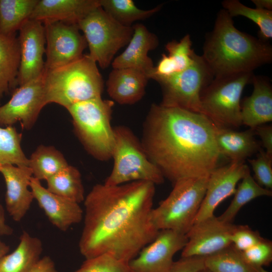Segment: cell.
<instances>
[{
    "instance_id": "6da1fadb",
    "label": "cell",
    "mask_w": 272,
    "mask_h": 272,
    "mask_svg": "<svg viewBox=\"0 0 272 272\" xmlns=\"http://www.w3.org/2000/svg\"><path fill=\"white\" fill-rule=\"evenodd\" d=\"M155 185L138 181L95 185L84 200V226L79 241L85 259L109 254L128 262L160 230L151 218Z\"/></svg>"
},
{
    "instance_id": "7a4b0ae2",
    "label": "cell",
    "mask_w": 272,
    "mask_h": 272,
    "mask_svg": "<svg viewBox=\"0 0 272 272\" xmlns=\"http://www.w3.org/2000/svg\"><path fill=\"white\" fill-rule=\"evenodd\" d=\"M215 129L203 114L154 103L140 141L149 160L174 184L210 175L219 167Z\"/></svg>"
},
{
    "instance_id": "3957f363",
    "label": "cell",
    "mask_w": 272,
    "mask_h": 272,
    "mask_svg": "<svg viewBox=\"0 0 272 272\" xmlns=\"http://www.w3.org/2000/svg\"><path fill=\"white\" fill-rule=\"evenodd\" d=\"M232 18L221 10L213 30L206 35L201 56L214 78L253 72L272 60L268 42L240 31Z\"/></svg>"
},
{
    "instance_id": "277c9868",
    "label": "cell",
    "mask_w": 272,
    "mask_h": 272,
    "mask_svg": "<svg viewBox=\"0 0 272 272\" xmlns=\"http://www.w3.org/2000/svg\"><path fill=\"white\" fill-rule=\"evenodd\" d=\"M43 79L45 104L54 103L66 109L101 97L104 88L97 63L88 54L66 65L45 70Z\"/></svg>"
},
{
    "instance_id": "5b68a950",
    "label": "cell",
    "mask_w": 272,
    "mask_h": 272,
    "mask_svg": "<svg viewBox=\"0 0 272 272\" xmlns=\"http://www.w3.org/2000/svg\"><path fill=\"white\" fill-rule=\"evenodd\" d=\"M114 102L98 97L75 103L66 108L74 128L86 150L96 159H111L114 146L111 124Z\"/></svg>"
},
{
    "instance_id": "8992f818",
    "label": "cell",
    "mask_w": 272,
    "mask_h": 272,
    "mask_svg": "<svg viewBox=\"0 0 272 272\" xmlns=\"http://www.w3.org/2000/svg\"><path fill=\"white\" fill-rule=\"evenodd\" d=\"M209 175L180 179L169 195L153 208L152 223L159 230L186 234L194 224L205 195Z\"/></svg>"
},
{
    "instance_id": "52a82bcc",
    "label": "cell",
    "mask_w": 272,
    "mask_h": 272,
    "mask_svg": "<svg viewBox=\"0 0 272 272\" xmlns=\"http://www.w3.org/2000/svg\"><path fill=\"white\" fill-rule=\"evenodd\" d=\"M114 142L112 158L113 166L104 183L116 185L143 181L156 184L165 178L159 169L149 160L141 141L128 127H113Z\"/></svg>"
},
{
    "instance_id": "ba28073f",
    "label": "cell",
    "mask_w": 272,
    "mask_h": 272,
    "mask_svg": "<svg viewBox=\"0 0 272 272\" xmlns=\"http://www.w3.org/2000/svg\"><path fill=\"white\" fill-rule=\"evenodd\" d=\"M253 75L248 72L214 78L201 93V113L217 127L232 129L242 125L241 97Z\"/></svg>"
},
{
    "instance_id": "9c48e42d",
    "label": "cell",
    "mask_w": 272,
    "mask_h": 272,
    "mask_svg": "<svg viewBox=\"0 0 272 272\" xmlns=\"http://www.w3.org/2000/svg\"><path fill=\"white\" fill-rule=\"evenodd\" d=\"M89 49L88 55L102 69L108 67L117 51L127 45L132 26L123 25L110 17L100 5L78 23Z\"/></svg>"
},
{
    "instance_id": "30bf717a",
    "label": "cell",
    "mask_w": 272,
    "mask_h": 272,
    "mask_svg": "<svg viewBox=\"0 0 272 272\" xmlns=\"http://www.w3.org/2000/svg\"><path fill=\"white\" fill-rule=\"evenodd\" d=\"M214 78L201 55L196 54L188 67L156 81L162 90V100L160 104L201 113V93Z\"/></svg>"
},
{
    "instance_id": "8fae6325",
    "label": "cell",
    "mask_w": 272,
    "mask_h": 272,
    "mask_svg": "<svg viewBox=\"0 0 272 272\" xmlns=\"http://www.w3.org/2000/svg\"><path fill=\"white\" fill-rule=\"evenodd\" d=\"M43 25L46 39L45 70L66 65L83 56L87 44L77 24L54 22Z\"/></svg>"
},
{
    "instance_id": "7c38bea8",
    "label": "cell",
    "mask_w": 272,
    "mask_h": 272,
    "mask_svg": "<svg viewBox=\"0 0 272 272\" xmlns=\"http://www.w3.org/2000/svg\"><path fill=\"white\" fill-rule=\"evenodd\" d=\"M12 93L9 101L0 106V127L13 126L19 121L23 127L29 129L46 105L43 75L18 86Z\"/></svg>"
},
{
    "instance_id": "4fadbf2b",
    "label": "cell",
    "mask_w": 272,
    "mask_h": 272,
    "mask_svg": "<svg viewBox=\"0 0 272 272\" xmlns=\"http://www.w3.org/2000/svg\"><path fill=\"white\" fill-rule=\"evenodd\" d=\"M187 241L186 234L171 230H160L156 238L128 262L131 272H168L174 255Z\"/></svg>"
},
{
    "instance_id": "5bb4252c",
    "label": "cell",
    "mask_w": 272,
    "mask_h": 272,
    "mask_svg": "<svg viewBox=\"0 0 272 272\" xmlns=\"http://www.w3.org/2000/svg\"><path fill=\"white\" fill-rule=\"evenodd\" d=\"M236 226L214 215L194 223L186 234L187 241L181 257H207L231 246V236Z\"/></svg>"
},
{
    "instance_id": "9a60e30c",
    "label": "cell",
    "mask_w": 272,
    "mask_h": 272,
    "mask_svg": "<svg viewBox=\"0 0 272 272\" xmlns=\"http://www.w3.org/2000/svg\"><path fill=\"white\" fill-rule=\"evenodd\" d=\"M19 31L20 63L17 78V87L43 75L46 45L45 29L41 22L29 19Z\"/></svg>"
},
{
    "instance_id": "2e32d148",
    "label": "cell",
    "mask_w": 272,
    "mask_h": 272,
    "mask_svg": "<svg viewBox=\"0 0 272 272\" xmlns=\"http://www.w3.org/2000/svg\"><path fill=\"white\" fill-rule=\"evenodd\" d=\"M249 171L244 162L233 161L213 171L209 175L205 195L194 224L213 216L216 208L234 194L238 182Z\"/></svg>"
},
{
    "instance_id": "e0dca14e",
    "label": "cell",
    "mask_w": 272,
    "mask_h": 272,
    "mask_svg": "<svg viewBox=\"0 0 272 272\" xmlns=\"http://www.w3.org/2000/svg\"><path fill=\"white\" fill-rule=\"evenodd\" d=\"M0 173L6 185L7 211L13 220L20 222L29 210L34 199L29 189L33 177L32 171L28 166L0 164Z\"/></svg>"
},
{
    "instance_id": "ac0fdd59",
    "label": "cell",
    "mask_w": 272,
    "mask_h": 272,
    "mask_svg": "<svg viewBox=\"0 0 272 272\" xmlns=\"http://www.w3.org/2000/svg\"><path fill=\"white\" fill-rule=\"evenodd\" d=\"M30 188L49 221L59 230L66 231L82 220L83 211L79 203L50 192L33 177Z\"/></svg>"
},
{
    "instance_id": "d6986e66",
    "label": "cell",
    "mask_w": 272,
    "mask_h": 272,
    "mask_svg": "<svg viewBox=\"0 0 272 272\" xmlns=\"http://www.w3.org/2000/svg\"><path fill=\"white\" fill-rule=\"evenodd\" d=\"M132 28L133 34L126 48L113 59L111 65L113 69L138 70L148 76L154 67L148 53L158 47L159 39L142 24H136Z\"/></svg>"
},
{
    "instance_id": "ffe728a7",
    "label": "cell",
    "mask_w": 272,
    "mask_h": 272,
    "mask_svg": "<svg viewBox=\"0 0 272 272\" xmlns=\"http://www.w3.org/2000/svg\"><path fill=\"white\" fill-rule=\"evenodd\" d=\"M99 6V0H38L30 19L78 24Z\"/></svg>"
},
{
    "instance_id": "44dd1931",
    "label": "cell",
    "mask_w": 272,
    "mask_h": 272,
    "mask_svg": "<svg viewBox=\"0 0 272 272\" xmlns=\"http://www.w3.org/2000/svg\"><path fill=\"white\" fill-rule=\"evenodd\" d=\"M253 90L241 102L242 124L254 129L272 120V86L264 76L253 75Z\"/></svg>"
},
{
    "instance_id": "7402d4cb",
    "label": "cell",
    "mask_w": 272,
    "mask_h": 272,
    "mask_svg": "<svg viewBox=\"0 0 272 272\" xmlns=\"http://www.w3.org/2000/svg\"><path fill=\"white\" fill-rule=\"evenodd\" d=\"M149 79L140 70L113 69L106 83L107 92L113 102L132 105L142 99Z\"/></svg>"
},
{
    "instance_id": "603a6c76",
    "label": "cell",
    "mask_w": 272,
    "mask_h": 272,
    "mask_svg": "<svg viewBox=\"0 0 272 272\" xmlns=\"http://www.w3.org/2000/svg\"><path fill=\"white\" fill-rule=\"evenodd\" d=\"M254 129L235 131L216 126L215 139L218 151L233 162H244L261 149L254 137Z\"/></svg>"
},
{
    "instance_id": "cb8c5ba5",
    "label": "cell",
    "mask_w": 272,
    "mask_h": 272,
    "mask_svg": "<svg viewBox=\"0 0 272 272\" xmlns=\"http://www.w3.org/2000/svg\"><path fill=\"white\" fill-rule=\"evenodd\" d=\"M190 36L186 34L179 41L168 42L165 48L167 54H162L157 65L148 75L156 81L168 78L188 67L193 62L196 53L191 48Z\"/></svg>"
},
{
    "instance_id": "d4e9b609",
    "label": "cell",
    "mask_w": 272,
    "mask_h": 272,
    "mask_svg": "<svg viewBox=\"0 0 272 272\" xmlns=\"http://www.w3.org/2000/svg\"><path fill=\"white\" fill-rule=\"evenodd\" d=\"M42 251L41 240L23 231L17 248L1 259L0 272H30L41 258Z\"/></svg>"
},
{
    "instance_id": "484cf974",
    "label": "cell",
    "mask_w": 272,
    "mask_h": 272,
    "mask_svg": "<svg viewBox=\"0 0 272 272\" xmlns=\"http://www.w3.org/2000/svg\"><path fill=\"white\" fill-rule=\"evenodd\" d=\"M20 50L16 34L0 33V97L17 87Z\"/></svg>"
},
{
    "instance_id": "4316f807",
    "label": "cell",
    "mask_w": 272,
    "mask_h": 272,
    "mask_svg": "<svg viewBox=\"0 0 272 272\" xmlns=\"http://www.w3.org/2000/svg\"><path fill=\"white\" fill-rule=\"evenodd\" d=\"M38 0H0V33L16 34L30 19Z\"/></svg>"
},
{
    "instance_id": "83f0119b",
    "label": "cell",
    "mask_w": 272,
    "mask_h": 272,
    "mask_svg": "<svg viewBox=\"0 0 272 272\" xmlns=\"http://www.w3.org/2000/svg\"><path fill=\"white\" fill-rule=\"evenodd\" d=\"M46 181L47 189L50 192L78 203L84 201L81 175L76 167L69 165Z\"/></svg>"
},
{
    "instance_id": "f1b7e54d",
    "label": "cell",
    "mask_w": 272,
    "mask_h": 272,
    "mask_svg": "<svg viewBox=\"0 0 272 272\" xmlns=\"http://www.w3.org/2000/svg\"><path fill=\"white\" fill-rule=\"evenodd\" d=\"M69 165L62 154L55 148L41 145L29 159L33 177L46 180Z\"/></svg>"
},
{
    "instance_id": "f546056e",
    "label": "cell",
    "mask_w": 272,
    "mask_h": 272,
    "mask_svg": "<svg viewBox=\"0 0 272 272\" xmlns=\"http://www.w3.org/2000/svg\"><path fill=\"white\" fill-rule=\"evenodd\" d=\"M241 180L229 207L218 217L222 222L232 223L238 212L245 205L256 197L272 195L271 190L259 185L251 175L250 171Z\"/></svg>"
},
{
    "instance_id": "4dcf8cb0",
    "label": "cell",
    "mask_w": 272,
    "mask_h": 272,
    "mask_svg": "<svg viewBox=\"0 0 272 272\" xmlns=\"http://www.w3.org/2000/svg\"><path fill=\"white\" fill-rule=\"evenodd\" d=\"M205 265L211 272H267L249 264L232 245L205 257Z\"/></svg>"
},
{
    "instance_id": "1f68e13d",
    "label": "cell",
    "mask_w": 272,
    "mask_h": 272,
    "mask_svg": "<svg viewBox=\"0 0 272 272\" xmlns=\"http://www.w3.org/2000/svg\"><path fill=\"white\" fill-rule=\"evenodd\" d=\"M104 11L120 24L131 26L137 21L147 19L159 11L160 5L150 10L138 8L132 0H99Z\"/></svg>"
},
{
    "instance_id": "d6a6232c",
    "label": "cell",
    "mask_w": 272,
    "mask_h": 272,
    "mask_svg": "<svg viewBox=\"0 0 272 272\" xmlns=\"http://www.w3.org/2000/svg\"><path fill=\"white\" fill-rule=\"evenodd\" d=\"M222 5L232 18L243 16L255 23L259 27V39L267 42L271 39L272 11L249 8L238 0H225Z\"/></svg>"
},
{
    "instance_id": "836d02e7",
    "label": "cell",
    "mask_w": 272,
    "mask_h": 272,
    "mask_svg": "<svg viewBox=\"0 0 272 272\" xmlns=\"http://www.w3.org/2000/svg\"><path fill=\"white\" fill-rule=\"evenodd\" d=\"M21 137L13 126L0 127V164L29 167V159L21 146Z\"/></svg>"
},
{
    "instance_id": "e575fe53",
    "label": "cell",
    "mask_w": 272,
    "mask_h": 272,
    "mask_svg": "<svg viewBox=\"0 0 272 272\" xmlns=\"http://www.w3.org/2000/svg\"><path fill=\"white\" fill-rule=\"evenodd\" d=\"M72 272H131L128 263L109 254L86 259L81 266Z\"/></svg>"
},
{
    "instance_id": "d590c367",
    "label": "cell",
    "mask_w": 272,
    "mask_h": 272,
    "mask_svg": "<svg viewBox=\"0 0 272 272\" xmlns=\"http://www.w3.org/2000/svg\"><path fill=\"white\" fill-rule=\"evenodd\" d=\"M254 173L256 182L261 186L271 190L272 188V157L263 149L258 152L255 159H248Z\"/></svg>"
},
{
    "instance_id": "8d00e7d4",
    "label": "cell",
    "mask_w": 272,
    "mask_h": 272,
    "mask_svg": "<svg viewBox=\"0 0 272 272\" xmlns=\"http://www.w3.org/2000/svg\"><path fill=\"white\" fill-rule=\"evenodd\" d=\"M241 253L249 264L255 267L263 268L264 266L269 265L272 261V242L263 238Z\"/></svg>"
},
{
    "instance_id": "74e56055",
    "label": "cell",
    "mask_w": 272,
    "mask_h": 272,
    "mask_svg": "<svg viewBox=\"0 0 272 272\" xmlns=\"http://www.w3.org/2000/svg\"><path fill=\"white\" fill-rule=\"evenodd\" d=\"M263 239L257 231L247 225H236L231 236L232 245L240 252L249 249Z\"/></svg>"
},
{
    "instance_id": "f35d334b",
    "label": "cell",
    "mask_w": 272,
    "mask_h": 272,
    "mask_svg": "<svg viewBox=\"0 0 272 272\" xmlns=\"http://www.w3.org/2000/svg\"><path fill=\"white\" fill-rule=\"evenodd\" d=\"M205 257H181L178 260L174 261L168 272H198L206 268Z\"/></svg>"
},
{
    "instance_id": "ab89813d",
    "label": "cell",
    "mask_w": 272,
    "mask_h": 272,
    "mask_svg": "<svg viewBox=\"0 0 272 272\" xmlns=\"http://www.w3.org/2000/svg\"><path fill=\"white\" fill-rule=\"evenodd\" d=\"M255 134L260 138L265 152L272 157V126L270 125L262 124L254 129Z\"/></svg>"
},
{
    "instance_id": "60d3db41",
    "label": "cell",
    "mask_w": 272,
    "mask_h": 272,
    "mask_svg": "<svg viewBox=\"0 0 272 272\" xmlns=\"http://www.w3.org/2000/svg\"><path fill=\"white\" fill-rule=\"evenodd\" d=\"M30 272H58L53 260L48 256L41 258Z\"/></svg>"
},
{
    "instance_id": "b9f144b4",
    "label": "cell",
    "mask_w": 272,
    "mask_h": 272,
    "mask_svg": "<svg viewBox=\"0 0 272 272\" xmlns=\"http://www.w3.org/2000/svg\"><path fill=\"white\" fill-rule=\"evenodd\" d=\"M13 232V229L6 223L5 211L0 204V236L10 235Z\"/></svg>"
},
{
    "instance_id": "7bdbcfd3",
    "label": "cell",
    "mask_w": 272,
    "mask_h": 272,
    "mask_svg": "<svg viewBox=\"0 0 272 272\" xmlns=\"http://www.w3.org/2000/svg\"><path fill=\"white\" fill-rule=\"evenodd\" d=\"M256 8L272 11L271 0H252Z\"/></svg>"
},
{
    "instance_id": "ee69618b",
    "label": "cell",
    "mask_w": 272,
    "mask_h": 272,
    "mask_svg": "<svg viewBox=\"0 0 272 272\" xmlns=\"http://www.w3.org/2000/svg\"><path fill=\"white\" fill-rule=\"evenodd\" d=\"M9 250V246L3 242L0 238V261L2 258L8 253Z\"/></svg>"
},
{
    "instance_id": "f6af8a7d",
    "label": "cell",
    "mask_w": 272,
    "mask_h": 272,
    "mask_svg": "<svg viewBox=\"0 0 272 272\" xmlns=\"http://www.w3.org/2000/svg\"><path fill=\"white\" fill-rule=\"evenodd\" d=\"M198 272H211V271L209 270H208V269L205 268L199 271Z\"/></svg>"
}]
</instances>
